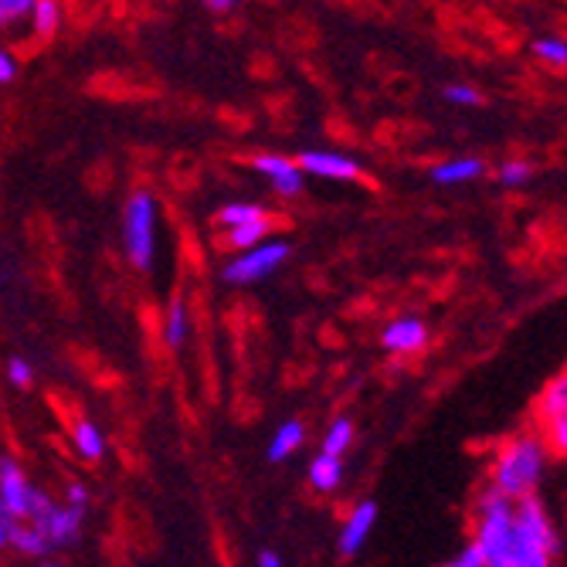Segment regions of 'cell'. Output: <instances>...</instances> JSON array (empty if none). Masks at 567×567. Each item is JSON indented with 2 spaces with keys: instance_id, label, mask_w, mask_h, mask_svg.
<instances>
[{
  "instance_id": "1",
  "label": "cell",
  "mask_w": 567,
  "mask_h": 567,
  "mask_svg": "<svg viewBox=\"0 0 567 567\" xmlns=\"http://www.w3.org/2000/svg\"><path fill=\"white\" fill-rule=\"evenodd\" d=\"M547 455H550V449H547V442H544V435L537 429L509 435L493 455L489 486L499 489L509 499L534 496L540 480H544V470H547Z\"/></svg>"
},
{
  "instance_id": "2",
  "label": "cell",
  "mask_w": 567,
  "mask_h": 567,
  "mask_svg": "<svg viewBox=\"0 0 567 567\" xmlns=\"http://www.w3.org/2000/svg\"><path fill=\"white\" fill-rule=\"evenodd\" d=\"M560 537L550 524L547 509L537 496H524L513 503V544L509 567H547L557 560Z\"/></svg>"
},
{
  "instance_id": "3",
  "label": "cell",
  "mask_w": 567,
  "mask_h": 567,
  "mask_svg": "<svg viewBox=\"0 0 567 567\" xmlns=\"http://www.w3.org/2000/svg\"><path fill=\"white\" fill-rule=\"evenodd\" d=\"M513 503L499 489H486L476 499L473 513V540L486 557V567H509V544H513Z\"/></svg>"
},
{
  "instance_id": "4",
  "label": "cell",
  "mask_w": 567,
  "mask_h": 567,
  "mask_svg": "<svg viewBox=\"0 0 567 567\" xmlns=\"http://www.w3.org/2000/svg\"><path fill=\"white\" fill-rule=\"evenodd\" d=\"M534 425L544 435L547 449L560 458H567V374L554 378L537 404H534Z\"/></svg>"
},
{
  "instance_id": "5",
  "label": "cell",
  "mask_w": 567,
  "mask_h": 567,
  "mask_svg": "<svg viewBox=\"0 0 567 567\" xmlns=\"http://www.w3.org/2000/svg\"><path fill=\"white\" fill-rule=\"evenodd\" d=\"M153 225H157V208H153L150 194H133L126 204V251L136 269H150L153 266Z\"/></svg>"
},
{
  "instance_id": "6",
  "label": "cell",
  "mask_w": 567,
  "mask_h": 567,
  "mask_svg": "<svg viewBox=\"0 0 567 567\" xmlns=\"http://www.w3.org/2000/svg\"><path fill=\"white\" fill-rule=\"evenodd\" d=\"M28 520L44 530V537H48L51 547H69V544L79 540V530H82V506L72 503L69 509H62V506L51 503L48 496L31 493V513H28Z\"/></svg>"
},
{
  "instance_id": "7",
  "label": "cell",
  "mask_w": 567,
  "mask_h": 567,
  "mask_svg": "<svg viewBox=\"0 0 567 567\" xmlns=\"http://www.w3.org/2000/svg\"><path fill=\"white\" fill-rule=\"evenodd\" d=\"M286 259H289V245L286 241H259V245L245 248L238 259L225 269V279L235 282V286H241V282H259L269 272H276Z\"/></svg>"
},
{
  "instance_id": "8",
  "label": "cell",
  "mask_w": 567,
  "mask_h": 567,
  "mask_svg": "<svg viewBox=\"0 0 567 567\" xmlns=\"http://www.w3.org/2000/svg\"><path fill=\"white\" fill-rule=\"evenodd\" d=\"M0 509L8 513V520H28L31 513V486L11 458H0Z\"/></svg>"
},
{
  "instance_id": "9",
  "label": "cell",
  "mask_w": 567,
  "mask_h": 567,
  "mask_svg": "<svg viewBox=\"0 0 567 567\" xmlns=\"http://www.w3.org/2000/svg\"><path fill=\"white\" fill-rule=\"evenodd\" d=\"M302 174L313 177H327V181H357L360 177V164L343 157V153H323V150H306L299 157Z\"/></svg>"
},
{
  "instance_id": "10",
  "label": "cell",
  "mask_w": 567,
  "mask_h": 567,
  "mask_svg": "<svg viewBox=\"0 0 567 567\" xmlns=\"http://www.w3.org/2000/svg\"><path fill=\"white\" fill-rule=\"evenodd\" d=\"M381 343L391 353H419L429 343V327L422 320H415V317H401V320L384 327Z\"/></svg>"
},
{
  "instance_id": "11",
  "label": "cell",
  "mask_w": 567,
  "mask_h": 567,
  "mask_svg": "<svg viewBox=\"0 0 567 567\" xmlns=\"http://www.w3.org/2000/svg\"><path fill=\"white\" fill-rule=\"evenodd\" d=\"M251 167L259 171V174H266L282 197H296L302 190V167L286 161V157H279V153H262V157H255Z\"/></svg>"
},
{
  "instance_id": "12",
  "label": "cell",
  "mask_w": 567,
  "mask_h": 567,
  "mask_svg": "<svg viewBox=\"0 0 567 567\" xmlns=\"http://www.w3.org/2000/svg\"><path fill=\"white\" fill-rule=\"evenodd\" d=\"M374 524H378V506L374 503H357L353 513L347 517V524H343V534H340V554L353 557L360 547L368 544Z\"/></svg>"
},
{
  "instance_id": "13",
  "label": "cell",
  "mask_w": 567,
  "mask_h": 567,
  "mask_svg": "<svg viewBox=\"0 0 567 567\" xmlns=\"http://www.w3.org/2000/svg\"><path fill=\"white\" fill-rule=\"evenodd\" d=\"M483 174H486V164L480 157H455V161H442V164L432 167V181L445 184V187L470 184V181H476Z\"/></svg>"
},
{
  "instance_id": "14",
  "label": "cell",
  "mask_w": 567,
  "mask_h": 567,
  "mask_svg": "<svg viewBox=\"0 0 567 567\" xmlns=\"http://www.w3.org/2000/svg\"><path fill=\"white\" fill-rule=\"evenodd\" d=\"M340 476H343V462L340 455H330V452H320L313 462H309V483L320 493H330L340 486Z\"/></svg>"
},
{
  "instance_id": "15",
  "label": "cell",
  "mask_w": 567,
  "mask_h": 567,
  "mask_svg": "<svg viewBox=\"0 0 567 567\" xmlns=\"http://www.w3.org/2000/svg\"><path fill=\"white\" fill-rule=\"evenodd\" d=\"M302 439H306V429L299 422H286L269 445V462H286L302 445Z\"/></svg>"
},
{
  "instance_id": "16",
  "label": "cell",
  "mask_w": 567,
  "mask_h": 567,
  "mask_svg": "<svg viewBox=\"0 0 567 567\" xmlns=\"http://www.w3.org/2000/svg\"><path fill=\"white\" fill-rule=\"evenodd\" d=\"M8 544H14L18 550H24V554H44V550H51V544H48V537H44V530L41 527H21L18 520H11V530H8Z\"/></svg>"
},
{
  "instance_id": "17",
  "label": "cell",
  "mask_w": 567,
  "mask_h": 567,
  "mask_svg": "<svg viewBox=\"0 0 567 567\" xmlns=\"http://www.w3.org/2000/svg\"><path fill=\"white\" fill-rule=\"evenodd\" d=\"M228 231H231V245H235L238 251H245V248L259 245V241L266 238V231H269V218H266V215H262V218H251V221L235 225V228H228Z\"/></svg>"
},
{
  "instance_id": "18",
  "label": "cell",
  "mask_w": 567,
  "mask_h": 567,
  "mask_svg": "<svg viewBox=\"0 0 567 567\" xmlns=\"http://www.w3.org/2000/svg\"><path fill=\"white\" fill-rule=\"evenodd\" d=\"M164 337H167V343H171V347H181V343L187 340V306H184L181 299H174V302H171V309H167Z\"/></svg>"
},
{
  "instance_id": "19",
  "label": "cell",
  "mask_w": 567,
  "mask_h": 567,
  "mask_svg": "<svg viewBox=\"0 0 567 567\" xmlns=\"http://www.w3.org/2000/svg\"><path fill=\"white\" fill-rule=\"evenodd\" d=\"M353 442V422L350 419H337L330 429H327V439H323V452L330 455H343Z\"/></svg>"
},
{
  "instance_id": "20",
  "label": "cell",
  "mask_w": 567,
  "mask_h": 567,
  "mask_svg": "<svg viewBox=\"0 0 567 567\" xmlns=\"http://www.w3.org/2000/svg\"><path fill=\"white\" fill-rule=\"evenodd\" d=\"M534 55L554 69H564L567 65V41L564 38H540V41H534Z\"/></svg>"
},
{
  "instance_id": "21",
  "label": "cell",
  "mask_w": 567,
  "mask_h": 567,
  "mask_svg": "<svg viewBox=\"0 0 567 567\" xmlns=\"http://www.w3.org/2000/svg\"><path fill=\"white\" fill-rule=\"evenodd\" d=\"M31 14H34V31L38 34H55L59 18H62L59 0H38V4L31 8Z\"/></svg>"
},
{
  "instance_id": "22",
  "label": "cell",
  "mask_w": 567,
  "mask_h": 567,
  "mask_svg": "<svg viewBox=\"0 0 567 567\" xmlns=\"http://www.w3.org/2000/svg\"><path fill=\"white\" fill-rule=\"evenodd\" d=\"M75 449H79L85 458H99V455H102V432H99L92 422H79V425H75Z\"/></svg>"
},
{
  "instance_id": "23",
  "label": "cell",
  "mask_w": 567,
  "mask_h": 567,
  "mask_svg": "<svg viewBox=\"0 0 567 567\" xmlns=\"http://www.w3.org/2000/svg\"><path fill=\"white\" fill-rule=\"evenodd\" d=\"M266 212L262 208H255V204H225V208L218 212V225L225 228H235V225H245L251 218H262Z\"/></svg>"
},
{
  "instance_id": "24",
  "label": "cell",
  "mask_w": 567,
  "mask_h": 567,
  "mask_svg": "<svg viewBox=\"0 0 567 567\" xmlns=\"http://www.w3.org/2000/svg\"><path fill=\"white\" fill-rule=\"evenodd\" d=\"M527 181H530V164L527 161H506L499 167V184L503 187H520Z\"/></svg>"
},
{
  "instance_id": "25",
  "label": "cell",
  "mask_w": 567,
  "mask_h": 567,
  "mask_svg": "<svg viewBox=\"0 0 567 567\" xmlns=\"http://www.w3.org/2000/svg\"><path fill=\"white\" fill-rule=\"evenodd\" d=\"M442 95H445V102H452V106H480L483 102V95L473 85H449Z\"/></svg>"
},
{
  "instance_id": "26",
  "label": "cell",
  "mask_w": 567,
  "mask_h": 567,
  "mask_svg": "<svg viewBox=\"0 0 567 567\" xmlns=\"http://www.w3.org/2000/svg\"><path fill=\"white\" fill-rule=\"evenodd\" d=\"M38 0H0V24H11L18 18H24Z\"/></svg>"
},
{
  "instance_id": "27",
  "label": "cell",
  "mask_w": 567,
  "mask_h": 567,
  "mask_svg": "<svg viewBox=\"0 0 567 567\" xmlns=\"http://www.w3.org/2000/svg\"><path fill=\"white\" fill-rule=\"evenodd\" d=\"M8 378H11V384H14V388H28L34 374H31V364H28V360L14 357L11 364H8Z\"/></svg>"
},
{
  "instance_id": "28",
  "label": "cell",
  "mask_w": 567,
  "mask_h": 567,
  "mask_svg": "<svg viewBox=\"0 0 567 567\" xmlns=\"http://www.w3.org/2000/svg\"><path fill=\"white\" fill-rule=\"evenodd\" d=\"M452 567H486V557H483V550L476 547V540L462 550V554H455L452 557Z\"/></svg>"
},
{
  "instance_id": "29",
  "label": "cell",
  "mask_w": 567,
  "mask_h": 567,
  "mask_svg": "<svg viewBox=\"0 0 567 567\" xmlns=\"http://www.w3.org/2000/svg\"><path fill=\"white\" fill-rule=\"evenodd\" d=\"M14 79V59L8 51H0V82H11Z\"/></svg>"
},
{
  "instance_id": "30",
  "label": "cell",
  "mask_w": 567,
  "mask_h": 567,
  "mask_svg": "<svg viewBox=\"0 0 567 567\" xmlns=\"http://www.w3.org/2000/svg\"><path fill=\"white\" fill-rule=\"evenodd\" d=\"M204 4H208L212 11H228V8L238 4V0H204Z\"/></svg>"
},
{
  "instance_id": "31",
  "label": "cell",
  "mask_w": 567,
  "mask_h": 567,
  "mask_svg": "<svg viewBox=\"0 0 567 567\" xmlns=\"http://www.w3.org/2000/svg\"><path fill=\"white\" fill-rule=\"evenodd\" d=\"M259 564H262V567H279L282 560H279V554H272V550H266V554L259 557Z\"/></svg>"
},
{
  "instance_id": "32",
  "label": "cell",
  "mask_w": 567,
  "mask_h": 567,
  "mask_svg": "<svg viewBox=\"0 0 567 567\" xmlns=\"http://www.w3.org/2000/svg\"><path fill=\"white\" fill-rule=\"evenodd\" d=\"M69 496H72V503L85 506V489H82V486H72V489H69Z\"/></svg>"
},
{
  "instance_id": "33",
  "label": "cell",
  "mask_w": 567,
  "mask_h": 567,
  "mask_svg": "<svg viewBox=\"0 0 567 567\" xmlns=\"http://www.w3.org/2000/svg\"><path fill=\"white\" fill-rule=\"evenodd\" d=\"M8 530H11V520L0 517V544H8Z\"/></svg>"
}]
</instances>
